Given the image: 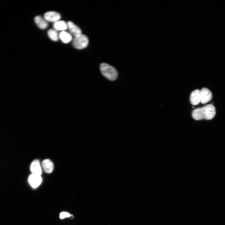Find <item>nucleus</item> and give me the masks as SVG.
I'll return each mask as SVG.
<instances>
[{
    "instance_id": "obj_6",
    "label": "nucleus",
    "mask_w": 225,
    "mask_h": 225,
    "mask_svg": "<svg viewBox=\"0 0 225 225\" xmlns=\"http://www.w3.org/2000/svg\"><path fill=\"white\" fill-rule=\"evenodd\" d=\"M67 23V28L72 35L76 37L82 34V31L73 22L69 21Z\"/></svg>"
},
{
    "instance_id": "obj_13",
    "label": "nucleus",
    "mask_w": 225,
    "mask_h": 225,
    "mask_svg": "<svg viewBox=\"0 0 225 225\" xmlns=\"http://www.w3.org/2000/svg\"><path fill=\"white\" fill-rule=\"evenodd\" d=\"M53 27L56 30L63 31L67 28V25L64 21H60L54 22Z\"/></svg>"
},
{
    "instance_id": "obj_12",
    "label": "nucleus",
    "mask_w": 225,
    "mask_h": 225,
    "mask_svg": "<svg viewBox=\"0 0 225 225\" xmlns=\"http://www.w3.org/2000/svg\"><path fill=\"white\" fill-rule=\"evenodd\" d=\"M59 36L61 40L64 43H68L72 39L71 34L64 31L61 32L59 35Z\"/></svg>"
},
{
    "instance_id": "obj_1",
    "label": "nucleus",
    "mask_w": 225,
    "mask_h": 225,
    "mask_svg": "<svg viewBox=\"0 0 225 225\" xmlns=\"http://www.w3.org/2000/svg\"><path fill=\"white\" fill-rule=\"evenodd\" d=\"M216 113L215 107L212 104H209L194 109L192 112V116L196 120H210L214 117Z\"/></svg>"
},
{
    "instance_id": "obj_10",
    "label": "nucleus",
    "mask_w": 225,
    "mask_h": 225,
    "mask_svg": "<svg viewBox=\"0 0 225 225\" xmlns=\"http://www.w3.org/2000/svg\"><path fill=\"white\" fill-rule=\"evenodd\" d=\"M42 165L44 170L46 173H50L52 172L54 165L51 160L48 159L43 160Z\"/></svg>"
},
{
    "instance_id": "obj_2",
    "label": "nucleus",
    "mask_w": 225,
    "mask_h": 225,
    "mask_svg": "<svg viewBox=\"0 0 225 225\" xmlns=\"http://www.w3.org/2000/svg\"><path fill=\"white\" fill-rule=\"evenodd\" d=\"M100 69L102 75L110 81L115 80L118 76L117 70L113 67L105 63H101Z\"/></svg>"
},
{
    "instance_id": "obj_11",
    "label": "nucleus",
    "mask_w": 225,
    "mask_h": 225,
    "mask_svg": "<svg viewBox=\"0 0 225 225\" xmlns=\"http://www.w3.org/2000/svg\"><path fill=\"white\" fill-rule=\"evenodd\" d=\"M34 21L37 25L41 29H45L48 26L47 21L40 16H38L35 17Z\"/></svg>"
},
{
    "instance_id": "obj_15",
    "label": "nucleus",
    "mask_w": 225,
    "mask_h": 225,
    "mask_svg": "<svg viewBox=\"0 0 225 225\" xmlns=\"http://www.w3.org/2000/svg\"><path fill=\"white\" fill-rule=\"evenodd\" d=\"M72 215L69 213L66 212H62L60 214V218L63 219L65 218L70 217Z\"/></svg>"
},
{
    "instance_id": "obj_8",
    "label": "nucleus",
    "mask_w": 225,
    "mask_h": 225,
    "mask_svg": "<svg viewBox=\"0 0 225 225\" xmlns=\"http://www.w3.org/2000/svg\"><path fill=\"white\" fill-rule=\"evenodd\" d=\"M191 104L193 105L198 104L201 101L200 91L198 89L194 90L191 93L190 98Z\"/></svg>"
},
{
    "instance_id": "obj_14",
    "label": "nucleus",
    "mask_w": 225,
    "mask_h": 225,
    "mask_svg": "<svg viewBox=\"0 0 225 225\" xmlns=\"http://www.w3.org/2000/svg\"><path fill=\"white\" fill-rule=\"evenodd\" d=\"M48 34L52 40L54 41H58L59 36L56 30L53 29H49L48 31Z\"/></svg>"
},
{
    "instance_id": "obj_3",
    "label": "nucleus",
    "mask_w": 225,
    "mask_h": 225,
    "mask_svg": "<svg viewBox=\"0 0 225 225\" xmlns=\"http://www.w3.org/2000/svg\"><path fill=\"white\" fill-rule=\"evenodd\" d=\"M88 43V38L85 35L82 34L75 37L73 40L74 47L77 49H81L86 48Z\"/></svg>"
},
{
    "instance_id": "obj_9",
    "label": "nucleus",
    "mask_w": 225,
    "mask_h": 225,
    "mask_svg": "<svg viewBox=\"0 0 225 225\" xmlns=\"http://www.w3.org/2000/svg\"><path fill=\"white\" fill-rule=\"evenodd\" d=\"M30 170L33 174L41 175L42 171L39 161L37 159L34 160L31 163Z\"/></svg>"
},
{
    "instance_id": "obj_7",
    "label": "nucleus",
    "mask_w": 225,
    "mask_h": 225,
    "mask_svg": "<svg viewBox=\"0 0 225 225\" xmlns=\"http://www.w3.org/2000/svg\"><path fill=\"white\" fill-rule=\"evenodd\" d=\"M42 181L40 175L32 173L28 178L29 182L31 186L33 188H36L39 186Z\"/></svg>"
},
{
    "instance_id": "obj_5",
    "label": "nucleus",
    "mask_w": 225,
    "mask_h": 225,
    "mask_svg": "<svg viewBox=\"0 0 225 225\" xmlns=\"http://www.w3.org/2000/svg\"><path fill=\"white\" fill-rule=\"evenodd\" d=\"M61 18V15L57 12L49 11L46 12L44 15V18L47 21L51 22H56Z\"/></svg>"
},
{
    "instance_id": "obj_4",
    "label": "nucleus",
    "mask_w": 225,
    "mask_h": 225,
    "mask_svg": "<svg viewBox=\"0 0 225 225\" xmlns=\"http://www.w3.org/2000/svg\"><path fill=\"white\" fill-rule=\"evenodd\" d=\"M201 102L203 104L209 101L212 98L211 91L208 88H204L200 91Z\"/></svg>"
}]
</instances>
